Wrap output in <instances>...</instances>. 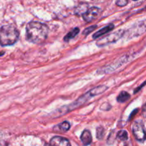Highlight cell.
<instances>
[{"instance_id":"6da1fadb","label":"cell","mask_w":146,"mask_h":146,"mask_svg":"<svg viewBox=\"0 0 146 146\" xmlns=\"http://www.w3.org/2000/svg\"><path fill=\"white\" fill-rule=\"evenodd\" d=\"M26 33L27 41L34 44H41L46 39L48 29L43 23L31 21L27 24Z\"/></svg>"},{"instance_id":"7a4b0ae2","label":"cell","mask_w":146,"mask_h":146,"mask_svg":"<svg viewBox=\"0 0 146 146\" xmlns=\"http://www.w3.org/2000/svg\"><path fill=\"white\" fill-rule=\"evenodd\" d=\"M19 36V33L14 26L4 25L0 28V44L3 46L15 44Z\"/></svg>"},{"instance_id":"3957f363","label":"cell","mask_w":146,"mask_h":146,"mask_svg":"<svg viewBox=\"0 0 146 146\" xmlns=\"http://www.w3.org/2000/svg\"><path fill=\"white\" fill-rule=\"evenodd\" d=\"M123 31H122V30L115 31L113 34H108V36L98 41L97 44H98V46H105L107 44H111V43L115 42L119 38H121L123 36Z\"/></svg>"},{"instance_id":"277c9868","label":"cell","mask_w":146,"mask_h":146,"mask_svg":"<svg viewBox=\"0 0 146 146\" xmlns=\"http://www.w3.org/2000/svg\"><path fill=\"white\" fill-rule=\"evenodd\" d=\"M133 133L135 139L138 141H144L146 138V132L145 131L144 125L141 121H137L133 126Z\"/></svg>"},{"instance_id":"5b68a950","label":"cell","mask_w":146,"mask_h":146,"mask_svg":"<svg viewBox=\"0 0 146 146\" xmlns=\"http://www.w3.org/2000/svg\"><path fill=\"white\" fill-rule=\"evenodd\" d=\"M101 12V9L95 7H91V8L88 9L84 14H83V17L86 22H91L96 18H98Z\"/></svg>"},{"instance_id":"8992f818","label":"cell","mask_w":146,"mask_h":146,"mask_svg":"<svg viewBox=\"0 0 146 146\" xmlns=\"http://www.w3.org/2000/svg\"><path fill=\"white\" fill-rule=\"evenodd\" d=\"M51 146H71V143L66 138L60 136H55L50 141Z\"/></svg>"},{"instance_id":"52a82bcc","label":"cell","mask_w":146,"mask_h":146,"mask_svg":"<svg viewBox=\"0 0 146 146\" xmlns=\"http://www.w3.org/2000/svg\"><path fill=\"white\" fill-rule=\"evenodd\" d=\"M81 140L84 145H90L92 142V136H91L90 131L88 130H85L81 134Z\"/></svg>"},{"instance_id":"ba28073f","label":"cell","mask_w":146,"mask_h":146,"mask_svg":"<svg viewBox=\"0 0 146 146\" xmlns=\"http://www.w3.org/2000/svg\"><path fill=\"white\" fill-rule=\"evenodd\" d=\"M113 27H114V25H113V24H109V25L106 26V27H105L104 28L101 29H100L99 31H97L96 34H94V36H93V38H98V37L101 36L102 35H104V34H107L108 32L111 31V30L113 29Z\"/></svg>"},{"instance_id":"9c48e42d","label":"cell","mask_w":146,"mask_h":146,"mask_svg":"<svg viewBox=\"0 0 146 146\" xmlns=\"http://www.w3.org/2000/svg\"><path fill=\"white\" fill-rule=\"evenodd\" d=\"M107 88H108V87H107L106 86H97L96 87V88H93L92 90L90 91V92H91V95H92L93 96H95L98 95V94H101V93L104 92Z\"/></svg>"},{"instance_id":"30bf717a","label":"cell","mask_w":146,"mask_h":146,"mask_svg":"<svg viewBox=\"0 0 146 146\" xmlns=\"http://www.w3.org/2000/svg\"><path fill=\"white\" fill-rule=\"evenodd\" d=\"M79 32V29L78 28H75L71 31L70 32H68L66 35L64 37V41H68L71 39V38H74L77 34Z\"/></svg>"},{"instance_id":"8fae6325","label":"cell","mask_w":146,"mask_h":146,"mask_svg":"<svg viewBox=\"0 0 146 146\" xmlns=\"http://www.w3.org/2000/svg\"><path fill=\"white\" fill-rule=\"evenodd\" d=\"M131 97L130 94L128 93L125 92V91H122L121 94L118 95V98H117V101L120 103H124L125 101H128Z\"/></svg>"},{"instance_id":"7c38bea8","label":"cell","mask_w":146,"mask_h":146,"mask_svg":"<svg viewBox=\"0 0 146 146\" xmlns=\"http://www.w3.org/2000/svg\"><path fill=\"white\" fill-rule=\"evenodd\" d=\"M117 137H118V138H119L121 141H126V140H128V133H127V131H124V130L120 131L118 133V134H117Z\"/></svg>"},{"instance_id":"4fadbf2b","label":"cell","mask_w":146,"mask_h":146,"mask_svg":"<svg viewBox=\"0 0 146 146\" xmlns=\"http://www.w3.org/2000/svg\"><path fill=\"white\" fill-rule=\"evenodd\" d=\"M58 127H59V128L61 131H68L70 128V123L68 122H67V121H64V122L60 123Z\"/></svg>"},{"instance_id":"5bb4252c","label":"cell","mask_w":146,"mask_h":146,"mask_svg":"<svg viewBox=\"0 0 146 146\" xmlns=\"http://www.w3.org/2000/svg\"><path fill=\"white\" fill-rule=\"evenodd\" d=\"M104 129L102 128V127H99V128H97V131H96V135H97V138L98 139H101L104 136Z\"/></svg>"},{"instance_id":"9a60e30c","label":"cell","mask_w":146,"mask_h":146,"mask_svg":"<svg viewBox=\"0 0 146 146\" xmlns=\"http://www.w3.org/2000/svg\"><path fill=\"white\" fill-rule=\"evenodd\" d=\"M96 28H97V26H92V27H88V28H86L85 30H84V32H83V34H86V35H88V34H89L90 33L92 32V31H94Z\"/></svg>"},{"instance_id":"2e32d148","label":"cell","mask_w":146,"mask_h":146,"mask_svg":"<svg viewBox=\"0 0 146 146\" xmlns=\"http://www.w3.org/2000/svg\"><path fill=\"white\" fill-rule=\"evenodd\" d=\"M128 0H117L116 4L119 7H124L128 4Z\"/></svg>"},{"instance_id":"e0dca14e","label":"cell","mask_w":146,"mask_h":146,"mask_svg":"<svg viewBox=\"0 0 146 146\" xmlns=\"http://www.w3.org/2000/svg\"><path fill=\"white\" fill-rule=\"evenodd\" d=\"M143 114L144 116L146 118V104L143 106Z\"/></svg>"},{"instance_id":"ac0fdd59","label":"cell","mask_w":146,"mask_h":146,"mask_svg":"<svg viewBox=\"0 0 146 146\" xmlns=\"http://www.w3.org/2000/svg\"><path fill=\"white\" fill-rule=\"evenodd\" d=\"M45 146H51V145H46Z\"/></svg>"},{"instance_id":"d6986e66","label":"cell","mask_w":146,"mask_h":146,"mask_svg":"<svg viewBox=\"0 0 146 146\" xmlns=\"http://www.w3.org/2000/svg\"><path fill=\"white\" fill-rule=\"evenodd\" d=\"M133 1H137V0H133Z\"/></svg>"}]
</instances>
